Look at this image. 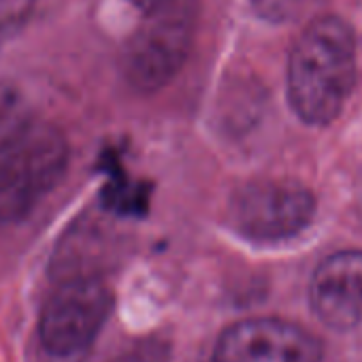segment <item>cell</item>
<instances>
[{
    "label": "cell",
    "instance_id": "52a82bcc",
    "mask_svg": "<svg viewBox=\"0 0 362 362\" xmlns=\"http://www.w3.org/2000/svg\"><path fill=\"white\" fill-rule=\"evenodd\" d=\"M309 298L320 322L349 330L362 322V252H337L320 262Z\"/></svg>",
    "mask_w": 362,
    "mask_h": 362
},
{
    "label": "cell",
    "instance_id": "30bf717a",
    "mask_svg": "<svg viewBox=\"0 0 362 362\" xmlns=\"http://www.w3.org/2000/svg\"><path fill=\"white\" fill-rule=\"evenodd\" d=\"M168 360H170V347L166 341L145 339L136 343L132 349L113 358L111 362H168Z\"/></svg>",
    "mask_w": 362,
    "mask_h": 362
},
{
    "label": "cell",
    "instance_id": "5b68a950",
    "mask_svg": "<svg viewBox=\"0 0 362 362\" xmlns=\"http://www.w3.org/2000/svg\"><path fill=\"white\" fill-rule=\"evenodd\" d=\"M113 309V294L94 275H73L45 303L39 322L43 347L58 358L90 347Z\"/></svg>",
    "mask_w": 362,
    "mask_h": 362
},
{
    "label": "cell",
    "instance_id": "9c48e42d",
    "mask_svg": "<svg viewBox=\"0 0 362 362\" xmlns=\"http://www.w3.org/2000/svg\"><path fill=\"white\" fill-rule=\"evenodd\" d=\"M28 122L22 98L16 88L0 83V149Z\"/></svg>",
    "mask_w": 362,
    "mask_h": 362
},
{
    "label": "cell",
    "instance_id": "8992f818",
    "mask_svg": "<svg viewBox=\"0 0 362 362\" xmlns=\"http://www.w3.org/2000/svg\"><path fill=\"white\" fill-rule=\"evenodd\" d=\"M320 341L298 324L279 317L243 320L226 328L211 362H320Z\"/></svg>",
    "mask_w": 362,
    "mask_h": 362
},
{
    "label": "cell",
    "instance_id": "ba28073f",
    "mask_svg": "<svg viewBox=\"0 0 362 362\" xmlns=\"http://www.w3.org/2000/svg\"><path fill=\"white\" fill-rule=\"evenodd\" d=\"M326 0H250L252 9L267 22L288 24L315 13Z\"/></svg>",
    "mask_w": 362,
    "mask_h": 362
},
{
    "label": "cell",
    "instance_id": "6da1fadb",
    "mask_svg": "<svg viewBox=\"0 0 362 362\" xmlns=\"http://www.w3.org/2000/svg\"><path fill=\"white\" fill-rule=\"evenodd\" d=\"M356 83V37L337 16L307 24L290 52L288 96L296 115L313 126L339 117Z\"/></svg>",
    "mask_w": 362,
    "mask_h": 362
},
{
    "label": "cell",
    "instance_id": "7a4b0ae2",
    "mask_svg": "<svg viewBox=\"0 0 362 362\" xmlns=\"http://www.w3.org/2000/svg\"><path fill=\"white\" fill-rule=\"evenodd\" d=\"M69 164L64 134L28 119L0 149V226L24 220L62 179Z\"/></svg>",
    "mask_w": 362,
    "mask_h": 362
},
{
    "label": "cell",
    "instance_id": "8fae6325",
    "mask_svg": "<svg viewBox=\"0 0 362 362\" xmlns=\"http://www.w3.org/2000/svg\"><path fill=\"white\" fill-rule=\"evenodd\" d=\"M35 3L37 0H0V35L24 24L33 13Z\"/></svg>",
    "mask_w": 362,
    "mask_h": 362
},
{
    "label": "cell",
    "instance_id": "7c38bea8",
    "mask_svg": "<svg viewBox=\"0 0 362 362\" xmlns=\"http://www.w3.org/2000/svg\"><path fill=\"white\" fill-rule=\"evenodd\" d=\"M128 3L136 5V7H139V9H143V11H149V9H153V7H158V5L166 3V0H128Z\"/></svg>",
    "mask_w": 362,
    "mask_h": 362
},
{
    "label": "cell",
    "instance_id": "277c9868",
    "mask_svg": "<svg viewBox=\"0 0 362 362\" xmlns=\"http://www.w3.org/2000/svg\"><path fill=\"white\" fill-rule=\"evenodd\" d=\"M313 214V192L290 179L250 181L228 203L233 226L254 241L290 239L311 224Z\"/></svg>",
    "mask_w": 362,
    "mask_h": 362
},
{
    "label": "cell",
    "instance_id": "3957f363",
    "mask_svg": "<svg viewBox=\"0 0 362 362\" xmlns=\"http://www.w3.org/2000/svg\"><path fill=\"white\" fill-rule=\"evenodd\" d=\"M199 22V0H166L145 11L122 54L126 81L139 92L164 88L184 66Z\"/></svg>",
    "mask_w": 362,
    "mask_h": 362
}]
</instances>
